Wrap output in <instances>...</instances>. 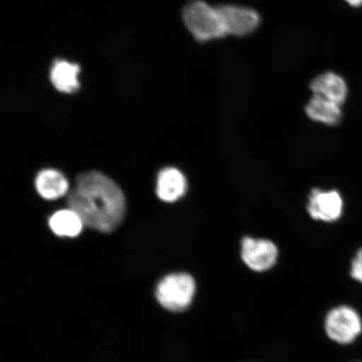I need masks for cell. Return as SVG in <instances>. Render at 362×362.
<instances>
[{"instance_id": "7c38bea8", "label": "cell", "mask_w": 362, "mask_h": 362, "mask_svg": "<svg viewBox=\"0 0 362 362\" xmlns=\"http://www.w3.org/2000/svg\"><path fill=\"white\" fill-rule=\"evenodd\" d=\"M80 66L66 61H57L51 71L54 87L62 93H72L79 89Z\"/></svg>"}, {"instance_id": "6da1fadb", "label": "cell", "mask_w": 362, "mask_h": 362, "mask_svg": "<svg viewBox=\"0 0 362 362\" xmlns=\"http://www.w3.org/2000/svg\"><path fill=\"white\" fill-rule=\"evenodd\" d=\"M67 202L85 225L103 233L116 229L125 214V198L119 185L96 171L78 176Z\"/></svg>"}, {"instance_id": "4fadbf2b", "label": "cell", "mask_w": 362, "mask_h": 362, "mask_svg": "<svg viewBox=\"0 0 362 362\" xmlns=\"http://www.w3.org/2000/svg\"><path fill=\"white\" fill-rule=\"evenodd\" d=\"M83 221L76 211L62 210L49 219V226L58 236L74 238L78 236L83 228Z\"/></svg>"}, {"instance_id": "9a60e30c", "label": "cell", "mask_w": 362, "mask_h": 362, "mask_svg": "<svg viewBox=\"0 0 362 362\" xmlns=\"http://www.w3.org/2000/svg\"><path fill=\"white\" fill-rule=\"evenodd\" d=\"M346 1L353 7H360L362 6V0H346Z\"/></svg>"}, {"instance_id": "9c48e42d", "label": "cell", "mask_w": 362, "mask_h": 362, "mask_svg": "<svg viewBox=\"0 0 362 362\" xmlns=\"http://www.w3.org/2000/svg\"><path fill=\"white\" fill-rule=\"evenodd\" d=\"M187 189V179L178 169L165 168L158 175L156 193L165 202H175L182 197Z\"/></svg>"}, {"instance_id": "ba28073f", "label": "cell", "mask_w": 362, "mask_h": 362, "mask_svg": "<svg viewBox=\"0 0 362 362\" xmlns=\"http://www.w3.org/2000/svg\"><path fill=\"white\" fill-rule=\"evenodd\" d=\"M310 89L314 95L328 99L338 105L345 103L348 97V87L341 76L328 71L312 81Z\"/></svg>"}, {"instance_id": "8fae6325", "label": "cell", "mask_w": 362, "mask_h": 362, "mask_svg": "<svg viewBox=\"0 0 362 362\" xmlns=\"http://www.w3.org/2000/svg\"><path fill=\"white\" fill-rule=\"evenodd\" d=\"M35 187L38 193L47 200H56L69 192L65 176L55 170H45L37 175Z\"/></svg>"}, {"instance_id": "5bb4252c", "label": "cell", "mask_w": 362, "mask_h": 362, "mask_svg": "<svg viewBox=\"0 0 362 362\" xmlns=\"http://www.w3.org/2000/svg\"><path fill=\"white\" fill-rule=\"evenodd\" d=\"M351 276L362 284V247L357 251L354 259L352 260Z\"/></svg>"}, {"instance_id": "52a82bcc", "label": "cell", "mask_w": 362, "mask_h": 362, "mask_svg": "<svg viewBox=\"0 0 362 362\" xmlns=\"http://www.w3.org/2000/svg\"><path fill=\"white\" fill-rule=\"evenodd\" d=\"M223 17L226 35L246 36L255 33L260 25L259 13L253 8L226 4L218 6Z\"/></svg>"}, {"instance_id": "30bf717a", "label": "cell", "mask_w": 362, "mask_h": 362, "mask_svg": "<svg viewBox=\"0 0 362 362\" xmlns=\"http://www.w3.org/2000/svg\"><path fill=\"white\" fill-rule=\"evenodd\" d=\"M341 106L323 97L314 95L305 107L310 119L328 126H336L342 119Z\"/></svg>"}, {"instance_id": "5b68a950", "label": "cell", "mask_w": 362, "mask_h": 362, "mask_svg": "<svg viewBox=\"0 0 362 362\" xmlns=\"http://www.w3.org/2000/svg\"><path fill=\"white\" fill-rule=\"evenodd\" d=\"M242 259L249 269L257 273L269 271L279 257L278 247L266 239L244 238L242 241Z\"/></svg>"}, {"instance_id": "3957f363", "label": "cell", "mask_w": 362, "mask_h": 362, "mask_svg": "<svg viewBox=\"0 0 362 362\" xmlns=\"http://www.w3.org/2000/svg\"><path fill=\"white\" fill-rule=\"evenodd\" d=\"M182 18L189 33L198 42H210L226 35L219 8L203 0L189 2L184 8Z\"/></svg>"}, {"instance_id": "277c9868", "label": "cell", "mask_w": 362, "mask_h": 362, "mask_svg": "<svg viewBox=\"0 0 362 362\" xmlns=\"http://www.w3.org/2000/svg\"><path fill=\"white\" fill-rule=\"evenodd\" d=\"M325 329L332 341L342 345L355 341L362 332V321L358 313L349 306L334 308L325 317Z\"/></svg>"}, {"instance_id": "7a4b0ae2", "label": "cell", "mask_w": 362, "mask_h": 362, "mask_svg": "<svg viewBox=\"0 0 362 362\" xmlns=\"http://www.w3.org/2000/svg\"><path fill=\"white\" fill-rule=\"evenodd\" d=\"M197 285L192 274L175 272L164 276L156 284L158 304L171 313H183L189 309L197 296Z\"/></svg>"}, {"instance_id": "8992f818", "label": "cell", "mask_w": 362, "mask_h": 362, "mask_svg": "<svg viewBox=\"0 0 362 362\" xmlns=\"http://www.w3.org/2000/svg\"><path fill=\"white\" fill-rule=\"evenodd\" d=\"M309 215L315 221L334 223L343 215L344 201L337 189H312L307 206Z\"/></svg>"}]
</instances>
